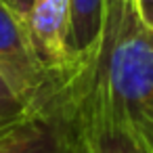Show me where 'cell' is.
Masks as SVG:
<instances>
[{
  "mask_svg": "<svg viewBox=\"0 0 153 153\" xmlns=\"http://www.w3.org/2000/svg\"><path fill=\"white\" fill-rule=\"evenodd\" d=\"M53 90L71 122L117 126L153 153V30L132 0H107L97 46Z\"/></svg>",
  "mask_w": 153,
  "mask_h": 153,
  "instance_id": "cell-1",
  "label": "cell"
},
{
  "mask_svg": "<svg viewBox=\"0 0 153 153\" xmlns=\"http://www.w3.org/2000/svg\"><path fill=\"white\" fill-rule=\"evenodd\" d=\"M0 153H80L76 126L55 90L0 128Z\"/></svg>",
  "mask_w": 153,
  "mask_h": 153,
  "instance_id": "cell-2",
  "label": "cell"
},
{
  "mask_svg": "<svg viewBox=\"0 0 153 153\" xmlns=\"http://www.w3.org/2000/svg\"><path fill=\"white\" fill-rule=\"evenodd\" d=\"M0 76L25 107H34L53 86L55 78L42 67L21 17L0 2Z\"/></svg>",
  "mask_w": 153,
  "mask_h": 153,
  "instance_id": "cell-3",
  "label": "cell"
},
{
  "mask_svg": "<svg viewBox=\"0 0 153 153\" xmlns=\"http://www.w3.org/2000/svg\"><path fill=\"white\" fill-rule=\"evenodd\" d=\"M23 23L42 67L55 80L63 78L76 63L69 0H34Z\"/></svg>",
  "mask_w": 153,
  "mask_h": 153,
  "instance_id": "cell-4",
  "label": "cell"
},
{
  "mask_svg": "<svg viewBox=\"0 0 153 153\" xmlns=\"http://www.w3.org/2000/svg\"><path fill=\"white\" fill-rule=\"evenodd\" d=\"M74 126L80 138V153H149L147 147L117 126L103 122H74Z\"/></svg>",
  "mask_w": 153,
  "mask_h": 153,
  "instance_id": "cell-5",
  "label": "cell"
},
{
  "mask_svg": "<svg viewBox=\"0 0 153 153\" xmlns=\"http://www.w3.org/2000/svg\"><path fill=\"white\" fill-rule=\"evenodd\" d=\"M107 0H69L71 13V46L76 59L90 53L103 32Z\"/></svg>",
  "mask_w": 153,
  "mask_h": 153,
  "instance_id": "cell-6",
  "label": "cell"
},
{
  "mask_svg": "<svg viewBox=\"0 0 153 153\" xmlns=\"http://www.w3.org/2000/svg\"><path fill=\"white\" fill-rule=\"evenodd\" d=\"M30 107L23 105V101L13 92V88L7 84V80L0 76V126L11 124L17 117H21Z\"/></svg>",
  "mask_w": 153,
  "mask_h": 153,
  "instance_id": "cell-7",
  "label": "cell"
},
{
  "mask_svg": "<svg viewBox=\"0 0 153 153\" xmlns=\"http://www.w3.org/2000/svg\"><path fill=\"white\" fill-rule=\"evenodd\" d=\"M132 4L136 9L138 19L153 30V0H132Z\"/></svg>",
  "mask_w": 153,
  "mask_h": 153,
  "instance_id": "cell-8",
  "label": "cell"
},
{
  "mask_svg": "<svg viewBox=\"0 0 153 153\" xmlns=\"http://www.w3.org/2000/svg\"><path fill=\"white\" fill-rule=\"evenodd\" d=\"M9 11H13L17 17H25L27 13H30V9H32V4H34V0H0Z\"/></svg>",
  "mask_w": 153,
  "mask_h": 153,
  "instance_id": "cell-9",
  "label": "cell"
},
{
  "mask_svg": "<svg viewBox=\"0 0 153 153\" xmlns=\"http://www.w3.org/2000/svg\"><path fill=\"white\" fill-rule=\"evenodd\" d=\"M4 126H7V124H4ZM0 128H2V126H0Z\"/></svg>",
  "mask_w": 153,
  "mask_h": 153,
  "instance_id": "cell-10",
  "label": "cell"
}]
</instances>
